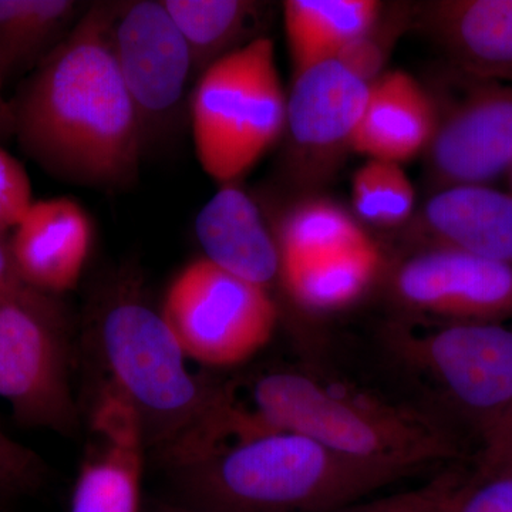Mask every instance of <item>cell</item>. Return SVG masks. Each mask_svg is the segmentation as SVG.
I'll return each instance as SVG.
<instances>
[{
    "label": "cell",
    "mask_w": 512,
    "mask_h": 512,
    "mask_svg": "<svg viewBox=\"0 0 512 512\" xmlns=\"http://www.w3.org/2000/svg\"><path fill=\"white\" fill-rule=\"evenodd\" d=\"M430 22L448 55L468 76L512 82V0L436 3Z\"/></svg>",
    "instance_id": "18"
},
{
    "label": "cell",
    "mask_w": 512,
    "mask_h": 512,
    "mask_svg": "<svg viewBox=\"0 0 512 512\" xmlns=\"http://www.w3.org/2000/svg\"><path fill=\"white\" fill-rule=\"evenodd\" d=\"M111 42L147 153L180 117L194 77L190 50L161 0L117 2Z\"/></svg>",
    "instance_id": "9"
},
{
    "label": "cell",
    "mask_w": 512,
    "mask_h": 512,
    "mask_svg": "<svg viewBox=\"0 0 512 512\" xmlns=\"http://www.w3.org/2000/svg\"><path fill=\"white\" fill-rule=\"evenodd\" d=\"M190 50L195 79L222 57L258 39L262 3L251 0H161Z\"/></svg>",
    "instance_id": "22"
},
{
    "label": "cell",
    "mask_w": 512,
    "mask_h": 512,
    "mask_svg": "<svg viewBox=\"0 0 512 512\" xmlns=\"http://www.w3.org/2000/svg\"><path fill=\"white\" fill-rule=\"evenodd\" d=\"M241 399L259 423L295 431L345 456L406 473L458 457L454 434L439 420L299 369H275L249 382Z\"/></svg>",
    "instance_id": "3"
},
{
    "label": "cell",
    "mask_w": 512,
    "mask_h": 512,
    "mask_svg": "<svg viewBox=\"0 0 512 512\" xmlns=\"http://www.w3.org/2000/svg\"><path fill=\"white\" fill-rule=\"evenodd\" d=\"M439 123V110L412 74L384 72L369 84L350 148L367 160L402 165L429 150Z\"/></svg>",
    "instance_id": "16"
},
{
    "label": "cell",
    "mask_w": 512,
    "mask_h": 512,
    "mask_svg": "<svg viewBox=\"0 0 512 512\" xmlns=\"http://www.w3.org/2000/svg\"><path fill=\"white\" fill-rule=\"evenodd\" d=\"M66 320L52 295H0V397L25 426L70 436L79 414L64 348Z\"/></svg>",
    "instance_id": "8"
},
{
    "label": "cell",
    "mask_w": 512,
    "mask_h": 512,
    "mask_svg": "<svg viewBox=\"0 0 512 512\" xmlns=\"http://www.w3.org/2000/svg\"><path fill=\"white\" fill-rule=\"evenodd\" d=\"M18 463V454L13 450L0 447V466L13 470Z\"/></svg>",
    "instance_id": "34"
},
{
    "label": "cell",
    "mask_w": 512,
    "mask_h": 512,
    "mask_svg": "<svg viewBox=\"0 0 512 512\" xmlns=\"http://www.w3.org/2000/svg\"><path fill=\"white\" fill-rule=\"evenodd\" d=\"M275 43L261 36L208 67L190 99L195 156L218 185L238 184L286 130Z\"/></svg>",
    "instance_id": "5"
},
{
    "label": "cell",
    "mask_w": 512,
    "mask_h": 512,
    "mask_svg": "<svg viewBox=\"0 0 512 512\" xmlns=\"http://www.w3.org/2000/svg\"><path fill=\"white\" fill-rule=\"evenodd\" d=\"M2 73H0V144L15 137V116H13L12 101L6 99L3 94L5 87Z\"/></svg>",
    "instance_id": "31"
},
{
    "label": "cell",
    "mask_w": 512,
    "mask_h": 512,
    "mask_svg": "<svg viewBox=\"0 0 512 512\" xmlns=\"http://www.w3.org/2000/svg\"><path fill=\"white\" fill-rule=\"evenodd\" d=\"M481 450L478 474L490 470L504 458L512 456V404L501 416L478 433Z\"/></svg>",
    "instance_id": "29"
},
{
    "label": "cell",
    "mask_w": 512,
    "mask_h": 512,
    "mask_svg": "<svg viewBox=\"0 0 512 512\" xmlns=\"http://www.w3.org/2000/svg\"><path fill=\"white\" fill-rule=\"evenodd\" d=\"M439 245L512 265V195L487 185L446 187L424 207Z\"/></svg>",
    "instance_id": "17"
},
{
    "label": "cell",
    "mask_w": 512,
    "mask_h": 512,
    "mask_svg": "<svg viewBox=\"0 0 512 512\" xmlns=\"http://www.w3.org/2000/svg\"><path fill=\"white\" fill-rule=\"evenodd\" d=\"M93 244V224L69 197L33 202L13 229L9 251L19 278L30 288L59 295L76 288Z\"/></svg>",
    "instance_id": "13"
},
{
    "label": "cell",
    "mask_w": 512,
    "mask_h": 512,
    "mask_svg": "<svg viewBox=\"0 0 512 512\" xmlns=\"http://www.w3.org/2000/svg\"><path fill=\"white\" fill-rule=\"evenodd\" d=\"M394 298L409 311L457 323L512 319V265L436 247L410 256L392 276Z\"/></svg>",
    "instance_id": "10"
},
{
    "label": "cell",
    "mask_w": 512,
    "mask_h": 512,
    "mask_svg": "<svg viewBox=\"0 0 512 512\" xmlns=\"http://www.w3.org/2000/svg\"><path fill=\"white\" fill-rule=\"evenodd\" d=\"M89 429L69 512H141L146 436L134 407L109 382Z\"/></svg>",
    "instance_id": "11"
},
{
    "label": "cell",
    "mask_w": 512,
    "mask_h": 512,
    "mask_svg": "<svg viewBox=\"0 0 512 512\" xmlns=\"http://www.w3.org/2000/svg\"><path fill=\"white\" fill-rule=\"evenodd\" d=\"M0 447L3 448H18V444L12 443L9 439H6L2 433H0Z\"/></svg>",
    "instance_id": "35"
},
{
    "label": "cell",
    "mask_w": 512,
    "mask_h": 512,
    "mask_svg": "<svg viewBox=\"0 0 512 512\" xmlns=\"http://www.w3.org/2000/svg\"><path fill=\"white\" fill-rule=\"evenodd\" d=\"M375 0H288L284 29L293 76L335 59L352 40L369 32L382 18Z\"/></svg>",
    "instance_id": "19"
},
{
    "label": "cell",
    "mask_w": 512,
    "mask_h": 512,
    "mask_svg": "<svg viewBox=\"0 0 512 512\" xmlns=\"http://www.w3.org/2000/svg\"><path fill=\"white\" fill-rule=\"evenodd\" d=\"M369 238L335 202L323 198L299 202L286 212L275 234L279 271L355 247Z\"/></svg>",
    "instance_id": "23"
},
{
    "label": "cell",
    "mask_w": 512,
    "mask_h": 512,
    "mask_svg": "<svg viewBox=\"0 0 512 512\" xmlns=\"http://www.w3.org/2000/svg\"><path fill=\"white\" fill-rule=\"evenodd\" d=\"M383 346L477 434L512 404V325L448 322L417 330L394 323L384 330Z\"/></svg>",
    "instance_id": "6"
},
{
    "label": "cell",
    "mask_w": 512,
    "mask_h": 512,
    "mask_svg": "<svg viewBox=\"0 0 512 512\" xmlns=\"http://www.w3.org/2000/svg\"><path fill=\"white\" fill-rule=\"evenodd\" d=\"M352 202L363 221L397 227L412 215L416 192L402 165L367 160L353 175Z\"/></svg>",
    "instance_id": "24"
},
{
    "label": "cell",
    "mask_w": 512,
    "mask_h": 512,
    "mask_svg": "<svg viewBox=\"0 0 512 512\" xmlns=\"http://www.w3.org/2000/svg\"><path fill=\"white\" fill-rule=\"evenodd\" d=\"M97 349L109 383L140 417L147 446L163 456L210 416L227 392V384L192 373L161 311L133 286L107 296L94 325Z\"/></svg>",
    "instance_id": "4"
},
{
    "label": "cell",
    "mask_w": 512,
    "mask_h": 512,
    "mask_svg": "<svg viewBox=\"0 0 512 512\" xmlns=\"http://www.w3.org/2000/svg\"><path fill=\"white\" fill-rule=\"evenodd\" d=\"M33 202L28 171L0 144V237L18 227Z\"/></svg>",
    "instance_id": "26"
},
{
    "label": "cell",
    "mask_w": 512,
    "mask_h": 512,
    "mask_svg": "<svg viewBox=\"0 0 512 512\" xmlns=\"http://www.w3.org/2000/svg\"><path fill=\"white\" fill-rule=\"evenodd\" d=\"M92 2L0 0L3 80L33 72L70 35Z\"/></svg>",
    "instance_id": "21"
},
{
    "label": "cell",
    "mask_w": 512,
    "mask_h": 512,
    "mask_svg": "<svg viewBox=\"0 0 512 512\" xmlns=\"http://www.w3.org/2000/svg\"><path fill=\"white\" fill-rule=\"evenodd\" d=\"M383 254L372 238L355 247L279 271L285 292L313 313L343 311L359 302L382 274Z\"/></svg>",
    "instance_id": "20"
},
{
    "label": "cell",
    "mask_w": 512,
    "mask_h": 512,
    "mask_svg": "<svg viewBox=\"0 0 512 512\" xmlns=\"http://www.w3.org/2000/svg\"><path fill=\"white\" fill-rule=\"evenodd\" d=\"M511 170H512V168H511Z\"/></svg>",
    "instance_id": "36"
},
{
    "label": "cell",
    "mask_w": 512,
    "mask_h": 512,
    "mask_svg": "<svg viewBox=\"0 0 512 512\" xmlns=\"http://www.w3.org/2000/svg\"><path fill=\"white\" fill-rule=\"evenodd\" d=\"M151 512H212L208 510H204V508L195 507V505L183 503V504H170V505H161V507L156 508Z\"/></svg>",
    "instance_id": "32"
},
{
    "label": "cell",
    "mask_w": 512,
    "mask_h": 512,
    "mask_svg": "<svg viewBox=\"0 0 512 512\" xmlns=\"http://www.w3.org/2000/svg\"><path fill=\"white\" fill-rule=\"evenodd\" d=\"M463 483L457 474L447 473L423 487L360 501L332 512H447Z\"/></svg>",
    "instance_id": "25"
},
{
    "label": "cell",
    "mask_w": 512,
    "mask_h": 512,
    "mask_svg": "<svg viewBox=\"0 0 512 512\" xmlns=\"http://www.w3.org/2000/svg\"><path fill=\"white\" fill-rule=\"evenodd\" d=\"M170 470L184 503L212 512H332L409 476L261 423Z\"/></svg>",
    "instance_id": "2"
},
{
    "label": "cell",
    "mask_w": 512,
    "mask_h": 512,
    "mask_svg": "<svg viewBox=\"0 0 512 512\" xmlns=\"http://www.w3.org/2000/svg\"><path fill=\"white\" fill-rule=\"evenodd\" d=\"M367 96L369 84L338 60L315 64L293 76L285 133L303 153L350 148Z\"/></svg>",
    "instance_id": "14"
},
{
    "label": "cell",
    "mask_w": 512,
    "mask_h": 512,
    "mask_svg": "<svg viewBox=\"0 0 512 512\" xmlns=\"http://www.w3.org/2000/svg\"><path fill=\"white\" fill-rule=\"evenodd\" d=\"M0 295L22 299V301H29L43 295L19 278L10 256L9 241L3 237H0Z\"/></svg>",
    "instance_id": "30"
},
{
    "label": "cell",
    "mask_w": 512,
    "mask_h": 512,
    "mask_svg": "<svg viewBox=\"0 0 512 512\" xmlns=\"http://www.w3.org/2000/svg\"><path fill=\"white\" fill-rule=\"evenodd\" d=\"M447 512H512V474L464 481Z\"/></svg>",
    "instance_id": "27"
},
{
    "label": "cell",
    "mask_w": 512,
    "mask_h": 512,
    "mask_svg": "<svg viewBox=\"0 0 512 512\" xmlns=\"http://www.w3.org/2000/svg\"><path fill=\"white\" fill-rule=\"evenodd\" d=\"M195 235L202 258L249 284L268 289L279 278L275 235L261 210L238 184L221 185L201 208Z\"/></svg>",
    "instance_id": "15"
},
{
    "label": "cell",
    "mask_w": 512,
    "mask_h": 512,
    "mask_svg": "<svg viewBox=\"0 0 512 512\" xmlns=\"http://www.w3.org/2000/svg\"><path fill=\"white\" fill-rule=\"evenodd\" d=\"M379 23V22H377ZM377 23L369 32L352 40L340 50L333 60H338L346 69L367 84H372L384 73L387 62L386 37L377 33Z\"/></svg>",
    "instance_id": "28"
},
{
    "label": "cell",
    "mask_w": 512,
    "mask_h": 512,
    "mask_svg": "<svg viewBox=\"0 0 512 512\" xmlns=\"http://www.w3.org/2000/svg\"><path fill=\"white\" fill-rule=\"evenodd\" d=\"M441 119L430 165L446 187L485 185L512 168V87L481 82Z\"/></svg>",
    "instance_id": "12"
},
{
    "label": "cell",
    "mask_w": 512,
    "mask_h": 512,
    "mask_svg": "<svg viewBox=\"0 0 512 512\" xmlns=\"http://www.w3.org/2000/svg\"><path fill=\"white\" fill-rule=\"evenodd\" d=\"M494 474H512V456L504 458L500 463L495 464L490 470L478 474L480 477L494 476Z\"/></svg>",
    "instance_id": "33"
},
{
    "label": "cell",
    "mask_w": 512,
    "mask_h": 512,
    "mask_svg": "<svg viewBox=\"0 0 512 512\" xmlns=\"http://www.w3.org/2000/svg\"><path fill=\"white\" fill-rule=\"evenodd\" d=\"M117 2H92L12 101L23 153L56 180L100 191L131 187L143 136L114 56Z\"/></svg>",
    "instance_id": "1"
},
{
    "label": "cell",
    "mask_w": 512,
    "mask_h": 512,
    "mask_svg": "<svg viewBox=\"0 0 512 512\" xmlns=\"http://www.w3.org/2000/svg\"><path fill=\"white\" fill-rule=\"evenodd\" d=\"M161 315L185 355L218 369L258 355L278 323L268 289L242 281L205 258L195 259L175 276Z\"/></svg>",
    "instance_id": "7"
}]
</instances>
